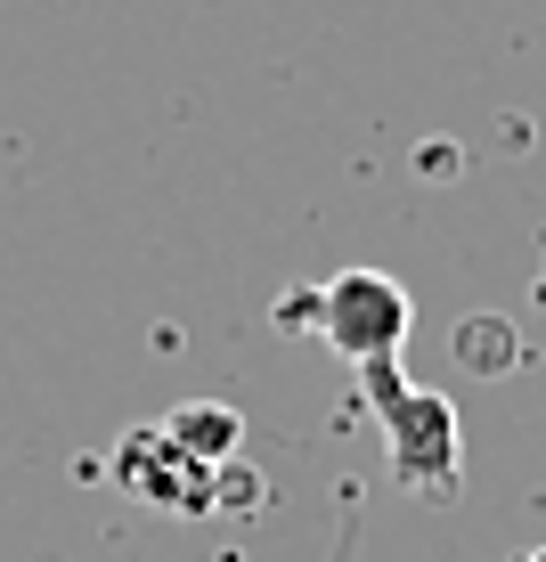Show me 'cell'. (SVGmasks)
<instances>
[{"label": "cell", "mask_w": 546, "mask_h": 562, "mask_svg": "<svg viewBox=\"0 0 546 562\" xmlns=\"http://www.w3.org/2000/svg\"><path fill=\"white\" fill-rule=\"evenodd\" d=\"M408 318H416V302H408V285L383 278V269H343V278H326V294H319V335L335 342L350 367L400 359Z\"/></svg>", "instance_id": "cell-1"}, {"label": "cell", "mask_w": 546, "mask_h": 562, "mask_svg": "<svg viewBox=\"0 0 546 562\" xmlns=\"http://www.w3.org/2000/svg\"><path fill=\"white\" fill-rule=\"evenodd\" d=\"M114 481H123V497H140L155 514H212L221 506V473L197 464L164 424H140V432L114 440Z\"/></svg>", "instance_id": "cell-3"}, {"label": "cell", "mask_w": 546, "mask_h": 562, "mask_svg": "<svg viewBox=\"0 0 546 562\" xmlns=\"http://www.w3.org/2000/svg\"><path fill=\"white\" fill-rule=\"evenodd\" d=\"M522 562H546V547H538V554H522Z\"/></svg>", "instance_id": "cell-5"}, {"label": "cell", "mask_w": 546, "mask_h": 562, "mask_svg": "<svg viewBox=\"0 0 546 562\" xmlns=\"http://www.w3.org/2000/svg\"><path fill=\"white\" fill-rule=\"evenodd\" d=\"M359 375H367V392H376L383 424H392L400 481H416V490H448V481H457V416H448V400L441 392H408L392 359L359 367Z\"/></svg>", "instance_id": "cell-2"}, {"label": "cell", "mask_w": 546, "mask_h": 562, "mask_svg": "<svg viewBox=\"0 0 546 562\" xmlns=\"http://www.w3.org/2000/svg\"><path fill=\"white\" fill-rule=\"evenodd\" d=\"M164 432L180 440V449L197 457V464H212V473H221V464L237 457V440H245V416H237V408H221V400H197V408H171V416H164Z\"/></svg>", "instance_id": "cell-4"}]
</instances>
